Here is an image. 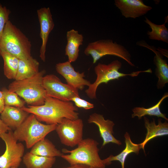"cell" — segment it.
Wrapping results in <instances>:
<instances>
[{"label":"cell","instance_id":"cell-9","mask_svg":"<svg viewBox=\"0 0 168 168\" xmlns=\"http://www.w3.org/2000/svg\"><path fill=\"white\" fill-rule=\"evenodd\" d=\"M83 126L81 119H64L57 124L55 130L63 144L72 147L77 145L83 139Z\"/></svg>","mask_w":168,"mask_h":168},{"label":"cell","instance_id":"cell-16","mask_svg":"<svg viewBox=\"0 0 168 168\" xmlns=\"http://www.w3.org/2000/svg\"><path fill=\"white\" fill-rule=\"evenodd\" d=\"M29 114L21 108L5 106L1 113L0 119L11 130H14L21 125Z\"/></svg>","mask_w":168,"mask_h":168},{"label":"cell","instance_id":"cell-28","mask_svg":"<svg viewBox=\"0 0 168 168\" xmlns=\"http://www.w3.org/2000/svg\"><path fill=\"white\" fill-rule=\"evenodd\" d=\"M71 101L74 102L77 107L82 108L86 110L92 109L94 107L93 104L81 98L80 96L73 97Z\"/></svg>","mask_w":168,"mask_h":168},{"label":"cell","instance_id":"cell-1","mask_svg":"<svg viewBox=\"0 0 168 168\" xmlns=\"http://www.w3.org/2000/svg\"><path fill=\"white\" fill-rule=\"evenodd\" d=\"M21 108L34 114L40 122L48 124H58L64 119L75 120L79 118L77 107L72 102L63 101L49 97H46L42 105H28Z\"/></svg>","mask_w":168,"mask_h":168},{"label":"cell","instance_id":"cell-7","mask_svg":"<svg viewBox=\"0 0 168 168\" xmlns=\"http://www.w3.org/2000/svg\"><path fill=\"white\" fill-rule=\"evenodd\" d=\"M84 53L86 56L92 57L93 64L103 57L110 55L120 58L131 66L135 67L131 61V55L127 49L111 39L100 40L89 43Z\"/></svg>","mask_w":168,"mask_h":168},{"label":"cell","instance_id":"cell-14","mask_svg":"<svg viewBox=\"0 0 168 168\" xmlns=\"http://www.w3.org/2000/svg\"><path fill=\"white\" fill-rule=\"evenodd\" d=\"M114 4L126 18L135 19L146 14L152 8L142 0H115Z\"/></svg>","mask_w":168,"mask_h":168},{"label":"cell","instance_id":"cell-23","mask_svg":"<svg viewBox=\"0 0 168 168\" xmlns=\"http://www.w3.org/2000/svg\"><path fill=\"white\" fill-rule=\"evenodd\" d=\"M168 97L167 92L165 93L161 98L155 105L148 108L144 107H136L132 110L133 114H132V118L137 117L139 119H140L142 117L146 115L151 116H156L158 118L161 117L168 121V119L166 117V114L162 113L161 111L160 107L163 101Z\"/></svg>","mask_w":168,"mask_h":168},{"label":"cell","instance_id":"cell-3","mask_svg":"<svg viewBox=\"0 0 168 168\" xmlns=\"http://www.w3.org/2000/svg\"><path fill=\"white\" fill-rule=\"evenodd\" d=\"M98 142L91 138L83 139L77 147L71 150L62 149L63 154L61 157L70 165L83 164L92 168H105L106 165L99 154Z\"/></svg>","mask_w":168,"mask_h":168},{"label":"cell","instance_id":"cell-18","mask_svg":"<svg viewBox=\"0 0 168 168\" xmlns=\"http://www.w3.org/2000/svg\"><path fill=\"white\" fill-rule=\"evenodd\" d=\"M66 38L65 54L68 57V61L72 63L75 62L78 58L79 47L83 44V36L77 30L72 29L67 32Z\"/></svg>","mask_w":168,"mask_h":168},{"label":"cell","instance_id":"cell-12","mask_svg":"<svg viewBox=\"0 0 168 168\" xmlns=\"http://www.w3.org/2000/svg\"><path fill=\"white\" fill-rule=\"evenodd\" d=\"M40 26V35L42 44L40 49V57L43 62L45 61V52L49 35L53 30L54 24L50 8H41L37 11Z\"/></svg>","mask_w":168,"mask_h":168},{"label":"cell","instance_id":"cell-11","mask_svg":"<svg viewBox=\"0 0 168 168\" xmlns=\"http://www.w3.org/2000/svg\"><path fill=\"white\" fill-rule=\"evenodd\" d=\"M71 63L68 61L58 63L55 66L56 70L65 79L67 84L78 90H82L85 86H88L91 83L84 78V72L76 71Z\"/></svg>","mask_w":168,"mask_h":168},{"label":"cell","instance_id":"cell-27","mask_svg":"<svg viewBox=\"0 0 168 168\" xmlns=\"http://www.w3.org/2000/svg\"><path fill=\"white\" fill-rule=\"evenodd\" d=\"M11 11L0 3V41L6 22L9 20Z\"/></svg>","mask_w":168,"mask_h":168},{"label":"cell","instance_id":"cell-24","mask_svg":"<svg viewBox=\"0 0 168 168\" xmlns=\"http://www.w3.org/2000/svg\"><path fill=\"white\" fill-rule=\"evenodd\" d=\"M144 21L151 29V31H148L147 33L150 39L168 43V29L165 26L166 22L165 21L162 24L157 25L151 21L147 17H145Z\"/></svg>","mask_w":168,"mask_h":168},{"label":"cell","instance_id":"cell-6","mask_svg":"<svg viewBox=\"0 0 168 168\" xmlns=\"http://www.w3.org/2000/svg\"><path fill=\"white\" fill-rule=\"evenodd\" d=\"M122 66L121 62L118 60H114L108 64L99 63L94 68V71L96 75V80L85 91L88 97L91 99H96L97 88L102 83L107 84L111 81L118 79L120 77L127 76L136 77L142 72H152L151 69L149 68L143 71L133 72L130 73H124L119 72Z\"/></svg>","mask_w":168,"mask_h":168},{"label":"cell","instance_id":"cell-33","mask_svg":"<svg viewBox=\"0 0 168 168\" xmlns=\"http://www.w3.org/2000/svg\"><path fill=\"white\" fill-rule=\"evenodd\" d=\"M13 168V167H12V168Z\"/></svg>","mask_w":168,"mask_h":168},{"label":"cell","instance_id":"cell-29","mask_svg":"<svg viewBox=\"0 0 168 168\" xmlns=\"http://www.w3.org/2000/svg\"><path fill=\"white\" fill-rule=\"evenodd\" d=\"M11 129L5 125L0 119V133L7 132Z\"/></svg>","mask_w":168,"mask_h":168},{"label":"cell","instance_id":"cell-17","mask_svg":"<svg viewBox=\"0 0 168 168\" xmlns=\"http://www.w3.org/2000/svg\"><path fill=\"white\" fill-rule=\"evenodd\" d=\"M144 120L147 133L145 140L140 144L145 153V146L148 142L156 137L168 135V123L166 120L162 122L161 119L159 118L158 119V124H156L155 119L153 118V120L150 122L145 116H144Z\"/></svg>","mask_w":168,"mask_h":168},{"label":"cell","instance_id":"cell-19","mask_svg":"<svg viewBox=\"0 0 168 168\" xmlns=\"http://www.w3.org/2000/svg\"><path fill=\"white\" fill-rule=\"evenodd\" d=\"M125 147L119 154L116 156L110 155L108 157L103 159L106 165H110L112 161H118L120 163L121 168H124L125 160L127 156L131 153L138 154L140 150L142 149L140 144H137L133 142L131 140L129 133L126 132L124 134Z\"/></svg>","mask_w":168,"mask_h":168},{"label":"cell","instance_id":"cell-4","mask_svg":"<svg viewBox=\"0 0 168 168\" xmlns=\"http://www.w3.org/2000/svg\"><path fill=\"white\" fill-rule=\"evenodd\" d=\"M31 44L27 36L9 20L5 24L0 41V54L7 52L19 59L31 57Z\"/></svg>","mask_w":168,"mask_h":168},{"label":"cell","instance_id":"cell-21","mask_svg":"<svg viewBox=\"0 0 168 168\" xmlns=\"http://www.w3.org/2000/svg\"><path fill=\"white\" fill-rule=\"evenodd\" d=\"M30 152L35 155L48 157H61L63 154L49 139L44 138L36 143Z\"/></svg>","mask_w":168,"mask_h":168},{"label":"cell","instance_id":"cell-13","mask_svg":"<svg viewBox=\"0 0 168 168\" xmlns=\"http://www.w3.org/2000/svg\"><path fill=\"white\" fill-rule=\"evenodd\" d=\"M87 122L89 124L94 123L98 127L100 136L103 140L102 147L110 142L118 145L122 144L121 141L113 135L114 124L113 121L105 120L102 115L95 113L89 115Z\"/></svg>","mask_w":168,"mask_h":168},{"label":"cell","instance_id":"cell-8","mask_svg":"<svg viewBox=\"0 0 168 168\" xmlns=\"http://www.w3.org/2000/svg\"><path fill=\"white\" fill-rule=\"evenodd\" d=\"M0 138L6 145L4 153L0 156V168H18L24 155V145L17 142L12 130L0 133Z\"/></svg>","mask_w":168,"mask_h":168},{"label":"cell","instance_id":"cell-22","mask_svg":"<svg viewBox=\"0 0 168 168\" xmlns=\"http://www.w3.org/2000/svg\"><path fill=\"white\" fill-rule=\"evenodd\" d=\"M56 160V157L40 156L29 152L24 155L22 161L26 168H52Z\"/></svg>","mask_w":168,"mask_h":168},{"label":"cell","instance_id":"cell-30","mask_svg":"<svg viewBox=\"0 0 168 168\" xmlns=\"http://www.w3.org/2000/svg\"><path fill=\"white\" fill-rule=\"evenodd\" d=\"M5 106L4 99L2 92L0 91V114L3 110Z\"/></svg>","mask_w":168,"mask_h":168},{"label":"cell","instance_id":"cell-20","mask_svg":"<svg viewBox=\"0 0 168 168\" xmlns=\"http://www.w3.org/2000/svg\"><path fill=\"white\" fill-rule=\"evenodd\" d=\"M39 63L32 56L25 59H19L15 80H21L35 76L39 72Z\"/></svg>","mask_w":168,"mask_h":168},{"label":"cell","instance_id":"cell-10","mask_svg":"<svg viewBox=\"0 0 168 168\" xmlns=\"http://www.w3.org/2000/svg\"><path fill=\"white\" fill-rule=\"evenodd\" d=\"M43 82L47 97L70 101L73 97L80 96L78 90L63 83L53 74L44 76Z\"/></svg>","mask_w":168,"mask_h":168},{"label":"cell","instance_id":"cell-31","mask_svg":"<svg viewBox=\"0 0 168 168\" xmlns=\"http://www.w3.org/2000/svg\"><path fill=\"white\" fill-rule=\"evenodd\" d=\"M60 168H92L91 166L83 164H77L70 165L68 167H62Z\"/></svg>","mask_w":168,"mask_h":168},{"label":"cell","instance_id":"cell-2","mask_svg":"<svg viewBox=\"0 0 168 168\" xmlns=\"http://www.w3.org/2000/svg\"><path fill=\"white\" fill-rule=\"evenodd\" d=\"M45 73L43 70L30 78L15 80L9 85L8 90L22 98L29 105H42L47 97L43 82Z\"/></svg>","mask_w":168,"mask_h":168},{"label":"cell","instance_id":"cell-32","mask_svg":"<svg viewBox=\"0 0 168 168\" xmlns=\"http://www.w3.org/2000/svg\"><path fill=\"white\" fill-rule=\"evenodd\" d=\"M156 49L163 56H164L168 58V50L167 49H162L159 47Z\"/></svg>","mask_w":168,"mask_h":168},{"label":"cell","instance_id":"cell-15","mask_svg":"<svg viewBox=\"0 0 168 168\" xmlns=\"http://www.w3.org/2000/svg\"><path fill=\"white\" fill-rule=\"evenodd\" d=\"M136 44L149 49L155 54L153 62L156 67L155 74L158 78L156 86L158 89H162L168 83V65L166 60L163 58V55L154 46H150L143 40L138 41Z\"/></svg>","mask_w":168,"mask_h":168},{"label":"cell","instance_id":"cell-5","mask_svg":"<svg viewBox=\"0 0 168 168\" xmlns=\"http://www.w3.org/2000/svg\"><path fill=\"white\" fill-rule=\"evenodd\" d=\"M57 126L55 124H42L34 114H30L13 133L17 141L24 142L26 148L29 149L37 142L45 138L49 133L55 130Z\"/></svg>","mask_w":168,"mask_h":168},{"label":"cell","instance_id":"cell-25","mask_svg":"<svg viewBox=\"0 0 168 168\" xmlns=\"http://www.w3.org/2000/svg\"><path fill=\"white\" fill-rule=\"evenodd\" d=\"M0 55L4 61V75L9 79H15L18 69L19 59L5 52H1Z\"/></svg>","mask_w":168,"mask_h":168},{"label":"cell","instance_id":"cell-26","mask_svg":"<svg viewBox=\"0 0 168 168\" xmlns=\"http://www.w3.org/2000/svg\"><path fill=\"white\" fill-rule=\"evenodd\" d=\"M2 91L5 106H12L22 108L24 107L25 101L21 99L15 92L3 88Z\"/></svg>","mask_w":168,"mask_h":168}]
</instances>
